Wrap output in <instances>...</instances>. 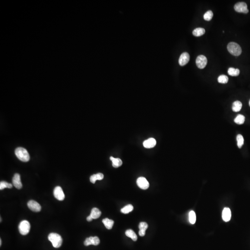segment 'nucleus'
<instances>
[{"label":"nucleus","instance_id":"obj_1","mask_svg":"<svg viewBox=\"0 0 250 250\" xmlns=\"http://www.w3.org/2000/svg\"><path fill=\"white\" fill-rule=\"evenodd\" d=\"M15 155L19 160L24 162H28L30 160V156L26 149L18 147L15 150Z\"/></svg>","mask_w":250,"mask_h":250},{"label":"nucleus","instance_id":"obj_2","mask_svg":"<svg viewBox=\"0 0 250 250\" xmlns=\"http://www.w3.org/2000/svg\"><path fill=\"white\" fill-rule=\"evenodd\" d=\"M48 239L51 241L53 247L58 248L62 245L63 239L60 235L56 233H51L48 236Z\"/></svg>","mask_w":250,"mask_h":250},{"label":"nucleus","instance_id":"obj_3","mask_svg":"<svg viewBox=\"0 0 250 250\" xmlns=\"http://www.w3.org/2000/svg\"><path fill=\"white\" fill-rule=\"evenodd\" d=\"M227 50L232 55L238 56L242 53L241 47L237 43L235 42H230L227 45Z\"/></svg>","mask_w":250,"mask_h":250},{"label":"nucleus","instance_id":"obj_4","mask_svg":"<svg viewBox=\"0 0 250 250\" xmlns=\"http://www.w3.org/2000/svg\"><path fill=\"white\" fill-rule=\"evenodd\" d=\"M30 223L27 220H23L21 222L19 226V232L21 234L26 235L29 233L30 230Z\"/></svg>","mask_w":250,"mask_h":250},{"label":"nucleus","instance_id":"obj_5","mask_svg":"<svg viewBox=\"0 0 250 250\" xmlns=\"http://www.w3.org/2000/svg\"><path fill=\"white\" fill-rule=\"evenodd\" d=\"M235 11L238 13H243L247 14L249 12V10L247 8V5L244 2H239L236 3L234 7Z\"/></svg>","mask_w":250,"mask_h":250},{"label":"nucleus","instance_id":"obj_6","mask_svg":"<svg viewBox=\"0 0 250 250\" xmlns=\"http://www.w3.org/2000/svg\"><path fill=\"white\" fill-rule=\"evenodd\" d=\"M195 62L198 68L201 69H204L207 65V59L204 55H199L196 58Z\"/></svg>","mask_w":250,"mask_h":250},{"label":"nucleus","instance_id":"obj_7","mask_svg":"<svg viewBox=\"0 0 250 250\" xmlns=\"http://www.w3.org/2000/svg\"><path fill=\"white\" fill-rule=\"evenodd\" d=\"M54 197L59 201L64 200L65 198V195L63 192V189L60 186H57L54 188L53 191Z\"/></svg>","mask_w":250,"mask_h":250},{"label":"nucleus","instance_id":"obj_8","mask_svg":"<svg viewBox=\"0 0 250 250\" xmlns=\"http://www.w3.org/2000/svg\"><path fill=\"white\" fill-rule=\"evenodd\" d=\"M138 186L142 189H147L149 187V183L146 178L140 177L137 180Z\"/></svg>","mask_w":250,"mask_h":250},{"label":"nucleus","instance_id":"obj_9","mask_svg":"<svg viewBox=\"0 0 250 250\" xmlns=\"http://www.w3.org/2000/svg\"><path fill=\"white\" fill-rule=\"evenodd\" d=\"M27 206L29 209L33 211L38 212L41 210V206L35 201L31 200L28 201L27 203Z\"/></svg>","mask_w":250,"mask_h":250},{"label":"nucleus","instance_id":"obj_10","mask_svg":"<svg viewBox=\"0 0 250 250\" xmlns=\"http://www.w3.org/2000/svg\"><path fill=\"white\" fill-rule=\"evenodd\" d=\"M100 243V239L97 237H90L86 239L85 240L84 245L89 246L90 245H97Z\"/></svg>","mask_w":250,"mask_h":250},{"label":"nucleus","instance_id":"obj_11","mask_svg":"<svg viewBox=\"0 0 250 250\" xmlns=\"http://www.w3.org/2000/svg\"><path fill=\"white\" fill-rule=\"evenodd\" d=\"M190 57L189 54L187 52H183L180 56L179 59V64L180 65L185 66L189 62Z\"/></svg>","mask_w":250,"mask_h":250},{"label":"nucleus","instance_id":"obj_12","mask_svg":"<svg viewBox=\"0 0 250 250\" xmlns=\"http://www.w3.org/2000/svg\"><path fill=\"white\" fill-rule=\"evenodd\" d=\"M12 182H13V185L16 188L18 189H21L22 188V185L21 180V176L19 174L16 173L14 174L12 179Z\"/></svg>","mask_w":250,"mask_h":250},{"label":"nucleus","instance_id":"obj_13","mask_svg":"<svg viewBox=\"0 0 250 250\" xmlns=\"http://www.w3.org/2000/svg\"><path fill=\"white\" fill-rule=\"evenodd\" d=\"M222 219L225 222H228L231 218V212L230 208L225 207L223 209L222 213Z\"/></svg>","mask_w":250,"mask_h":250},{"label":"nucleus","instance_id":"obj_14","mask_svg":"<svg viewBox=\"0 0 250 250\" xmlns=\"http://www.w3.org/2000/svg\"><path fill=\"white\" fill-rule=\"evenodd\" d=\"M156 144V141L153 138H150L144 141L143 142V146L146 148H152L154 147Z\"/></svg>","mask_w":250,"mask_h":250},{"label":"nucleus","instance_id":"obj_15","mask_svg":"<svg viewBox=\"0 0 250 250\" xmlns=\"http://www.w3.org/2000/svg\"><path fill=\"white\" fill-rule=\"evenodd\" d=\"M148 226L146 222H142L140 223L139 226V229H140L139 234L140 236L143 237L145 235L146 230L147 229Z\"/></svg>","mask_w":250,"mask_h":250},{"label":"nucleus","instance_id":"obj_16","mask_svg":"<svg viewBox=\"0 0 250 250\" xmlns=\"http://www.w3.org/2000/svg\"><path fill=\"white\" fill-rule=\"evenodd\" d=\"M104 178V175L101 173L93 175L90 177V181L92 183H95L97 180H101Z\"/></svg>","mask_w":250,"mask_h":250},{"label":"nucleus","instance_id":"obj_17","mask_svg":"<svg viewBox=\"0 0 250 250\" xmlns=\"http://www.w3.org/2000/svg\"><path fill=\"white\" fill-rule=\"evenodd\" d=\"M110 159L112 161V166L114 167H119L122 164V161L119 158H114L113 157H111Z\"/></svg>","mask_w":250,"mask_h":250},{"label":"nucleus","instance_id":"obj_18","mask_svg":"<svg viewBox=\"0 0 250 250\" xmlns=\"http://www.w3.org/2000/svg\"><path fill=\"white\" fill-rule=\"evenodd\" d=\"M101 214H102L101 212L100 211L99 209L95 207V208H93V209H92L90 215L93 219H97L100 217Z\"/></svg>","mask_w":250,"mask_h":250},{"label":"nucleus","instance_id":"obj_19","mask_svg":"<svg viewBox=\"0 0 250 250\" xmlns=\"http://www.w3.org/2000/svg\"><path fill=\"white\" fill-rule=\"evenodd\" d=\"M205 33V30L203 28L198 27L195 29L193 31L192 33L195 37H200L202 36Z\"/></svg>","mask_w":250,"mask_h":250},{"label":"nucleus","instance_id":"obj_20","mask_svg":"<svg viewBox=\"0 0 250 250\" xmlns=\"http://www.w3.org/2000/svg\"><path fill=\"white\" fill-rule=\"evenodd\" d=\"M103 222L104 225L108 229H111L113 227L114 225V221L108 218L104 219L103 220Z\"/></svg>","mask_w":250,"mask_h":250},{"label":"nucleus","instance_id":"obj_21","mask_svg":"<svg viewBox=\"0 0 250 250\" xmlns=\"http://www.w3.org/2000/svg\"><path fill=\"white\" fill-rule=\"evenodd\" d=\"M242 104L239 101H235L233 104L232 109L235 112H239L242 109Z\"/></svg>","mask_w":250,"mask_h":250},{"label":"nucleus","instance_id":"obj_22","mask_svg":"<svg viewBox=\"0 0 250 250\" xmlns=\"http://www.w3.org/2000/svg\"><path fill=\"white\" fill-rule=\"evenodd\" d=\"M126 235L128 236V237L130 238L134 241H136L137 240V236L135 233L131 229H128L126 231Z\"/></svg>","mask_w":250,"mask_h":250},{"label":"nucleus","instance_id":"obj_23","mask_svg":"<svg viewBox=\"0 0 250 250\" xmlns=\"http://www.w3.org/2000/svg\"><path fill=\"white\" fill-rule=\"evenodd\" d=\"M240 73V71L239 69H235L234 68H229L228 70V74L230 76L232 77H237L239 75Z\"/></svg>","mask_w":250,"mask_h":250},{"label":"nucleus","instance_id":"obj_24","mask_svg":"<svg viewBox=\"0 0 250 250\" xmlns=\"http://www.w3.org/2000/svg\"><path fill=\"white\" fill-rule=\"evenodd\" d=\"M245 121V117L242 115H238L234 119V121L236 124L239 125L243 124Z\"/></svg>","mask_w":250,"mask_h":250},{"label":"nucleus","instance_id":"obj_25","mask_svg":"<svg viewBox=\"0 0 250 250\" xmlns=\"http://www.w3.org/2000/svg\"><path fill=\"white\" fill-rule=\"evenodd\" d=\"M196 214H195V212L194 211H191L188 214V218H189V221L191 224H194L196 221Z\"/></svg>","mask_w":250,"mask_h":250},{"label":"nucleus","instance_id":"obj_26","mask_svg":"<svg viewBox=\"0 0 250 250\" xmlns=\"http://www.w3.org/2000/svg\"><path fill=\"white\" fill-rule=\"evenodd\" d=\"M134 207L131 204L128 205L121 209V212L125 214H127L133 211Z\"/></svg>","mask_w":250,"mask_h":250},{"label":"nucleus","instance_id":"obj_27","mask_svg":"<svg viewBox=\"0 0 250 250\" xmlns=\"http://www.w3.org/2000/svg\"><path fill=\"white\" fill-rule=\"evenodd\" d=\"M213 17V13L211 10H209L206 12L203 15V18L206 21H210L211 20Z\"/></svg>","mask_w":250,"mask_h":250},{"label":"nucleus","instance_id":"obj_28","mask_svg":"<svg viewBox=\"0 0 250 250\" xmlns=\"http://www.w3.org/2000/svg\"><path fill=\"white\" fill-rule=\"evenodd\" d=\"M237 141L238 147L239 148H241L244 144V140L242 135L238 134L237 136Z\"/></svg>","mask_w":250,"mask_h":250},{"label":"nucleus","instance_id":"obj_29","mask_svg":"<svg viewBox=\"0 0 250 250\" xmlns=\"http://www.w3.org/2000/svg\"><path fill=\"white\" fill-rule=\"evenodd\" d=\"M218 82L220 84H226L228 82V78L226 75H220L218 78Z\"/></svg>","mask_w":250,"mask_h":250},{"label":"nucleus","instance_id":"obj_30","mask_svg":"<svg viewBox=\"0 0 250 250\" xmlns=\"http://www.w3.org/2000/svg\"><path fill=\"white\" fill-rule=\"evenodd\" d=\"M13 185L11 183H8L5 181H2L0 182V189L2 190L6 188H12Z\"/></svg>","mask_w":250,"mask_h":250},{"label":"nucleus","instance_id":"obj_31","mask_svg":"<svg viewBox=\"0 0 250 250\" xmlns=\"http://www.w3.org/2000/svg\"><path fill=\"white\" fill-rule=\"evenodd\" d=\"M92 220H93V219H92V218L91 217L90 215H89V216L87 217V220H88V221H92Z\"/></svg>","mask_w":250,"mask_h":250},{"label":"nucleus","instance_id":"obj_32","mask_svg":"<svg viewBox=\"0 0 250 250\" xmlns=\"http://www.w3.org/2000/svg\"><path fill=\"white\" fill-rule=\"evenodd\" d=\"M0 242H1V243H0V245H2V240H1V239H0Z\"/></svg>","mask_w":250,"mask_h":250},{"label":"nucleus","instance_id":"obj_33","mask_svg":"<svg viewBox=\"0 0 250 250\" xmlns=\"http://www.w3.org/2000/svg\"><path fill=\"white\" fill-rule=\"evenodd\" d=\"M249 106H250V101H249Z\"/></svg>","mask_w":250,"mask_h":250}]
</instances>
